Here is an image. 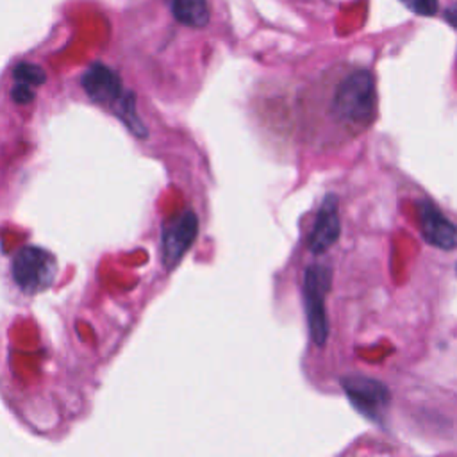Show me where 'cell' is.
<instances>
[{
	"mask_svg": "<svg viewBox=\"0 0 457 457\" xmlns=\"http://www.w3.org/2000/svg\"><path fill=\"white\" fill-rule=\"evenodd\" d=\"M198 234V218L193 211H184L166 221L161 230V259L166 270H173L189 250Z\"/></svg>",
	"mask_w": 457,
	"mask_h": 457,
	"instance_id": "5",
	"label": "cell"
},
{
	"mask_svg": "<svg viewBox=\"0 0 457 457\" xmlns=\"http://www.w3.org/2000/svg\"><path fill=\"white\" fill-rule=\"evenodd\" d=\"M12 278L27 295L48 289L57 277L55 257L39 246H21L11 264Z\"/></svg>",
	"mask_w": 457,
	"mask_h": 457,
	"instance_id": "2",
	"label": "cell"
},
{
	"mask_svg": "<svg viewBox=\"0 0 457 457\" xmlns=\"http://www.w3.org/2000/svg\"><path fill=\"white\" fill-rule=\"evenodd\" d=\"M455 271H457V264H455Z\"/></svg>",
	"mask_w": 457,
	"mask_h": 457,
	"instance_id": "15",
	"label": "cell"
},
{
	"mask_svg": "<svg viewBox=\"0 0 457 457\" xmlns=\"http://www.w3.org/2000/svg\"><path fill=\"white\" fill-rule=\"evenodd\" d=\"M420 230L425 241L441 250H453L457 246V225L452 223L430 200L416 204Z\"/></svg>",
	"mask_w": 457,
	"mask_h": 457,
	"instance_id": "6",
	"label": "cell"
},
{
	"mask_svg": "<svg viewBox=\"0 0 457 457\" xmlns=\"http://www.w3.org/2000/svg\"><path fill=\"white\" fill-rule=\"evenodd\" d=\"M11 96L16 104H30L34 100V91H32V86H27V84H21V82H16V86L12 87L11 91Z\"/></svg>",
	"mask_w": 457,
	"mask_h": 457,
	"instance_id": "13",
	"label": "cell"
},
{
	"mask_svg": "<svg viewBox=\"0 0 457 457\" xmlns=\"http://www.w3.org/2000/svg\"><path fill=\"white\" fill-rule=\"evenodd\" d=\"M445 18H446V21H448L450 25L457 27V7L446 9V11H445Z\"/></svg>",
	"mask_w": 457,
	"mask_h": 457,
	"instance_id": "14",
	"label": "cell"
},
{
	"mask_svg": "<svg viewBox=\"0 0 457 457\" xmlns=\"http://www.w3.org/2000/svg\"><path fill=\"white\" fill-rule=\"evenodd\" d=\"M332 271L325 264H311L303 275V302L309 323V334L314 345L323 346L328 337V321L325 312V295L330 289Z\"/></svg>",
	"mask_w": 457,
	"mask_h": 457,
	"instance_id": "3",
	"label": "cell"
},
{
	"mask_svg": "<svg viewBox=\"0 0 457 457\" xmlns=\"http://www.w3.org/2000/svg\"><path fill=\"white\" fill-rule=\"evenodd\" d=\"M118 116L120 120L136 134V136H146V130H145V125L139 121L137 118V112H136V100H134V95L132 93H125V96L121 95L118 100Z\"/></svg>",
	"mask_w": 457,
	"mask_h": 457,
	"instance_id": "10",
	"label": "cell"
},
{
	"mask_svg": "<svg viewBox=\"0 0 457 457\" xmlns=\"http://www.w3.org/2000/svg\"><path fill=\"white\" fill-rule=\"evenodd\" d=\"M339 216H337V198L336 195H327L318 209L312 230L307 237V246L311 253L318 255L327 252L339 237Z\"/></svg>",
	"mask_w": 457,
	"mask_h": 457,
	"instance_id": "7",
	"label": "cell"
},
{
	"mask_svg": "<svg viewBox=\"0 0 457 457\" xmlns=\"http://www.w3.org/2000/svg\"><path fill=\"white\" fill-rule=\"evenodd\" d=\"M12 77L16 82L27 84V86H41L46 80V73L41 66L32 62H20L12 70Z\"/></svg>",
	"mask_w": 457,
	"mask_h": 457,
	"instance_id": "11",
	"label": "cell"
},
{
	"mask_svg": "<svg viewBox=\"0 0 457 457\" xmlns=\"http://www.w3.org/2000/svg\"><path fill=\"white\" fill-rule=\"evenodd\" d=\"M325 111L336 143L364 132L377 114V87L371 71L364 68L345 71L336 80Z\"/></svg>",
	"mask_w": 457,
	"mask_h": 457,
	"instance_id": "1",
	"label": "cell"
},
{
	"mask_svg": "<svg viewBox=\"0 0 457 457\" xmlns=\"http://www.w3.org/2000/svg\"><path fill=\"white\" fill-rule=\"evenodd\" d=\"M82 89L93 102L107 104L121 96V80L114 70L105 64H91L80 77Z\"/></svg>",
	"mask_w": 457,
	"mask_h": 457,
	"instance_id": "8",
	"label": "cell"
},
{
	"mask_svg": "<svg viewBox=\"0 0 457 457\" xmlns=\"http://www.w3.org/2000/svg\"><path fill=\"white\" fill-rule=\"evenodd\" d=\"M341 384L352 405L362 416H366L375 423L384 421L389 409V391L382 382L375 378L353 375V377L341 378Z\"/></svg>",
	"mask_w": 457,
	"mask_h": 457,
	"instance_id": "4",
	"label": "cell"
},
{
	"mask_svg": "<svg viewBox=\"0 0 457 457\" xmlns=\"http://www.w3.org/2000/svg\"><path fill=\"white\" fill-rule=\"evenodd\" d=\"M411 12L420 16H434L439 9L437 0H400Z\"/></svg>",
	"mask_w": 457,
	"mask_h": 457,
	"instance_id": "12",
	"label": "cell"
},
{
	"mask_svg": "<svg viewBox=\"0 0 457 457\" xmlns=\"http://www.w3.org/2000/svg\"><path fill=\"white\" fill-rule=\"evenodd\" d=\"M171 12L175 20L186 27H205L211 12L207 0H171Z\"/></svg>",
	"mask_w": 457,
	"mask_h": 457,
	"instance_id": "9",
	"label": "cell"
}]
</instances>
